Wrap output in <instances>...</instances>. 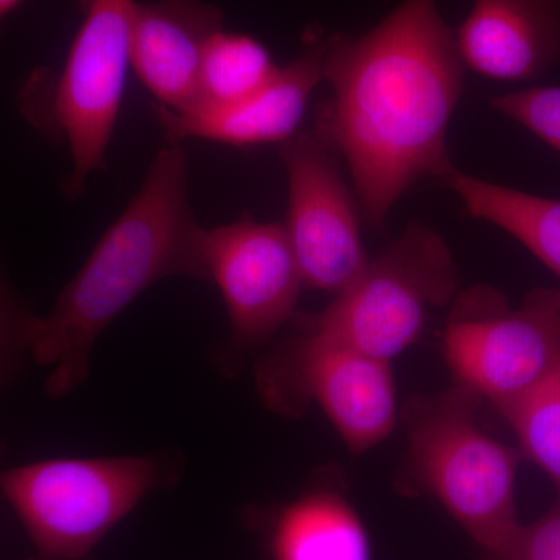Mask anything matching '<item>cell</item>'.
Listing matches in <instances>:
<instances>
[{
    "label": "cell",
    "mask_w": 560,
    "mask_h": 560,
    "mask_svg": "<svg viewBox=\"0 0 560 560\" xmlns=\"http://www.w3.org/2000/svg\"><path fill=\"white\" fill-rule=\"evenodd\" d=\"M464 66L438 0H404L364 35L324 38L313 132L348 164L361 215L385 230L397 201L452 171L448 127Z\"/></svg>",
    "instance_id": "cell-1"
},
{
    "label": "cell",
    "mask_w": 560,
    "mask_h": 560,
    "mask_svg": "<svg viewBox=\"0 0 560 560\" xmlns=\"http://www.w3.org/2000/svg\"><path fill=\"white\" fill-rule=\"evenodd\" d=\"M202 232L190 208L186 151L183 143H168L54 311L36 323L31 353L36 363L54 366L47 381L51 397L84 382L103 330L158 280L176 275L208 280Z\"/></svg>",
    "instance_id": "cell-2"
},
{
    "label": "cell",
    "mask_w": 560,
    "mask_h": 560,
    "mask_svg": "<svg viewBox=\"0 0 560 560\" xmlns=\"http://www.w3.org/2000/svg\"><path fill=\"white\" fill-rule=\"evenodd\" d=\"M480 397L464 386L422 397L407 411V478L433 497L488 552L501 550L521 523L515 478L521 453L478 427Z\"/></svg>",
    "instance_id": "cell-3"
},
{
    "label": "cell",
    "mask_w": 560,
    "mask_h": 560,
    "mask_svg": "<svg viewBox=\"0 0 560 560\" xmlns=\"http://www.w3.org/2000/svg\"><path fill=\"white\" fill-rule=\"evenodd\" d=\"M459 278L440 232L410 223L348 289L318 313H298L294 330L390 361L419 340L430 316L451 307Z\"/></svg>",
    "instance_id": "cell-4"
},
{
    "label": "cell",
    "mask_w": 560,
    "mask_h": 560,
    "mask_svg": "<svg viewBox=\"0 0 560 560\" xmlns=\"http://www.w3.org/2000/svg\"><path fill=\"white\" fill-rule=\"evenodd\" d=\"M84 20L60 75L35 73L21 94L28 120L68 143L73 171L66 191L77 198L105 165L131 66L138 0H83Z\"/></svg>",
    "instance_id": "cell-5"
},
{
    "label": "cell",
    "mask_w": 560,
    "mask_h": 560,
    "mask_svg": "<svg viewBox=\"0 0 560 560\" xmlns=\"http://www.w3.org/2000/svg\"><path fill=\"white\" fill-rule=\"evenodd\" d=\"M150 456L47 459L0 474L39 560H84L160 486Z\"/></svg>",
    "instance_id": "cell-6"
},
{
    "label": "cell",
    "mask_w": 560,
    "mask_h": 560,
    "mask_svg": "<svg viewBox=\"0 0 560 560\" xmlns=\"http://www.w3.org/2000/svg\"><path fill=\"white\" fill-rule=\"evenodd\" d=\"M442 349L456 385L497 408L517 399L560 361V287L530 290L518 307L485 283L459 291Z\"/></svg>",
    "instance_id": "cell-7"
},
{
    "label": "cell",
    "mask_w": 560,
    "mask_h": 560,
    "mask_svg": "<svg viewBox=\"0 0 560 560\" xmlns=\"http://www.w3.org/2000/svg\"><path fill=\"white\" fill-rule=\"evenodd\" d=\"M259 377L272 407L290 411L316 401L355 455L381 444L396 427L399 410L390 361L349 346L296 331Z\"/></svg>",
    "instance_id": "cell-8"
},
{
    "label": "cell",
    "mask_w": 560,
    "mask_h": 560,
    "mask_svg": "<svg viewBox=\"0 0 560 560\" xmlns=\"http://www.w3.org/2000/svg\"><path fill=\"white\" fill-rule=\"evenodd\" d=\"M289 178L283 223L307 289L338 294L370 264L361 237L360 205L338 156L311 131L280 143Z\"/></svg>",
    "instance_id": "cell-9"
},
{
    "label": "cell",
    "mask_w": 560,
    "mask_h": 560,
    "mask_svg": "<svg viewBox=\"0 0 560 560\" xmlns=\"http://www.w3.org/2000/svg\"><path fill=\"white\" fill-rule=\"evenodd\" d=\"M208 280L221 291L238 348L267 341L298 315L304 279L280 223H260L249 213L205 230L201 238Z\"/></svg>",
    "instance_id": "cell-10"
},
{
    "label": "cell",
    "mask_w": 560,
    "mask_h": 560,
    "mask_svg": "<svg viewBox=\"0 0 560 560\" xmlns=\"http://www.w3.org/2000/svg\"><path fill=\"white\" fill-rule=\"evenodd\" d=\"M323 49L324 36L311 27L301 54L253 97L220 108L154 106L165 139L168 143L206 139L235 147L285 142L300 131L313 91L323 81Z\"/></svg>",
    "instance_id": "cell-11"
},
{
    "label": "cell",
    "mask_w": 560,
    "mask_h": 560,
    "mask_svg": "<svg viewBox=\"0 0 560 560\" xmlns=\"http://www.w3.org/2000/svg\"><path fill=\"white\" fill-rule=\"evenodd\" d=\"M455 39L464 66L478 75L540 79L560 66V0H471Z\"/></svg>",
    "instance_id": "cell-12"
},
{
    "label": "cell",
    "mask_w": 560,
    "mask_h": 560,
    "mask_svg": "<svg viewBox=\"0 0 560 560\" xmlns=\"http://www.w3.org/2000/svg\"><path fill=\"white\" fill-rule=\"evenodd\" d=\"M223 13L205 0L138 2L131 24V66L158 105L187 110L197 102L206 47Z\"/></svg>",
    "instance_id": "cell-13"
},
{
    "label": "cell",
    "mask_w": 560,
    "mask_h": 560,
    "mask_svg": "<svg viewBox=\"0 0 560 560\" xmlns=\"http://www.w3.org/2000/svg\"><path fill=\"white\" fill-rule=\"evenodd\" d=\"M275 560H371L360 515L330 490H313L291 501L272 523Z\"/></svg>",
    "instance_id": "cell-14"
},
{
    "label": "cell",
    "mask_w": 560,
    "mask_h": 560,
    "mask_svg": "<svg viewBox=\"0 0 560 560\" xmlns=\"http://www.w3.org/2000/svg\"><path fill=\"white\" fill-rule=\"evenodd\" d=\"M441 183L455 191L471 219L508 232L560 282V200L490 183L455 167Z\"/></svg>",
    "instance_id": "cell-15"
},
{
    "label": "cell",
    "mask_w": 560,
    "mask_h": 560,
    "mask_svg": "<svg viewBox=\"0 0 560 560\" xmlns=\"http://www.w3.org/2000/svg\"><path fill=\"white\" fill-rule=\"evenodd\" d=\"M279 69L259 40L221 28L206 47L197 102L190 109L220 108L246 101L265 90Z\"/></svg>",
    "instance_id": "cell-16"
},
{
    "label": "cell",
    "mask_w": 560,
    "mask_h": 560,
    "mask_svg": "<svg viewBox=\"0 0 560 560\" xmlns=\"http://www.w3.org/2000/svg\"><path fill=\"white\" fill-rule=\"evenodd\" d=\"M499 410L517 434L523 455L536 463L560 492V361L537 385Z\"/></svg>",
    "instance_id": "cell-17"
},
{
    "label": "cell",
    "mask_w": 560,
    "mask_h": 560,
    "mask_svg": "<svg viewBox=\"0 0 560 560\" xmlns=\"http://www.w3.org/2000/svg\"><path fill=\"white\" fill-rule=\"evenodd\" d=\"M489 106L560 154V86H534L495 95L489 98Z\"/></svg>",
    "instance_id": "cell-18"
},
{
    "label": "cell",
    "mask_w": 560,
    "mask_h": 560,
    "mask_svg": "<svg viewBox=\"0 0 560 560\" xmlns=\"http://www.w3.org/2000/svg\"><path fill=\"white\" fill-rule=\"evenodd\" d=\"M38 318L25 308L0 271V386L18 374L22 355L31 352Z\"/></svg>",
    "instance_id": "cell-19"
},
{
    "label": "cell",
    "mask_w": 560,
    "mask_h": 560,
    "mask_svg": "<svg viewBox=\"0 0 560 560\" xmlns=\"http://www.w3.org/2000/svg\"><path fill=\"white\" fill-rule=\"evenodd\" d=\"M492 560H560V508L528 526H518Z\"/></svg>",
    "instance_id": "cell-20"
},
{
    "label": "cell",
    "mask_w": 560,
    "mask_h": 560,
    "mask_svg": "<svg viewBox=\"0 0 560 560\" xmlns=\"http://www.w3.org/2000/svg\"><path fill=\"white\" fill-rule=\"evenodd\" d=\"M21 2L22 0H0V24Z\"/></svg>",
    "instance_id": "cell-21"
}]
</instances>
